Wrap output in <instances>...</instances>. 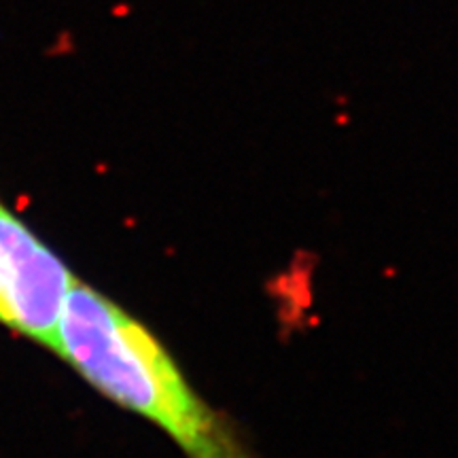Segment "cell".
<instances>
[{
    "label": "cell",
    "mask_w": 458,
    "mask_h": 458,
    "mask_svg": "<svg viewBox=\"0 0 458 458\" xmlns=\"http://www.w3.org/2000/svg\"><path fill=\"white\" fill-rule=\"evenodd\" d=\"M56 355L102 395L157 425L187 458H255L236 427L191 388L162 342L79 278L64 306Z\"/></svg>",
    "instance_id": "1"
},
{
    "label": "cell",
    "mask_w": 458,
    "mask_h": 458,
    "mask_svg": "<svg viewBox=\"0 0 458 458\" xmlns=\"http://www.w3.org/2000/svg\"><path fill=\"white\" fill-rule=\"evenodd\" d=\"M75 282L66 264L0 202V325L56 353Z\"/></svg>",
    "instance_id": "2"
}]
</instances>
